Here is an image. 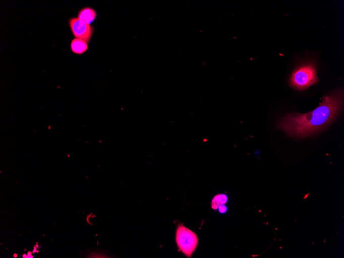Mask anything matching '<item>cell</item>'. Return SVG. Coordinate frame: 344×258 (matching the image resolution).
<instances>
[{
    "instance_id": "1",
    "label": "cell",
    "mask_w": 344,
    "mask_h": 258,
    "mask_svg": "<svg viewBox=\"0 0 344 258\" xmlns=\"http://www.w3.org/2000/svg\"><path fill=\"white\" fill-rule=\"evenodd\" d=\"M343 90H335L323 97L319 106L306 113L286 114L278 123L279 130L290 136L305 138L323 130L341 112L343 106Z\"/></svg>"
},
{
    "instance_id": "2",
    "label": "cell",
    "mask_w": 344,
    "mask_h": 258,
    "mask_svg": "<svg viewBox=\"0 0 344 258\" xmlns=\"http://www.w3.org/2000/svg\"><path fill=\"white\" fill-rule=\"evenodd\" d=\"M318 82L316 62L313 60L305 61L298 66L289 80L290 86L299 91L306 90Z\"/></svg>"
},
{
    "instance_id": "3",
    "label": "cell",
    "mask_w": 344,
    "mask_h": 258,
    "mask_svg": "<svg viewBox=\"0 0 344 258\" xmlns=\"http://www.w3.org/2000/svg\"><path fill=\"white\" fill-rule=\"evenodd\" d=\"M176 239L180 249L187 256H191L197 247V236L194 232L183 225H180L178 227Z\"/></svg>"
},
{
    "instance_id": "4",
    "label": "cell",
    "mask_w": 344,
    "mask_h": 258,
    "mask_svg": "<svg viewBox=\"0 0 344 258\" xmlns=\"http://www.w3.org/2000/svg\"><path fill=\"white\" fill-rule=\"evenodd\" d=\"M71 31L76 38L85 40L88 43L90 41L94 28L88 23L78 18H71L69 20Z\"/></svg>"
},
{
    "instance_id": "5",
    "label": "cell",
    "mask_w": 344,
    "mask_h": 258,
    "mask_svg": "<svg viewBox=\"0 0 344 258\" xmlns=\"http://www.w3.org/2000/svg\"><path fill=\"white\" fill-rule=\"evenodd\" d=\"M71 49L74 53L79 55L83 54L88 49V43L81 39H74L71 43Z\"/></svg>"
},
{
    "instance_id": "6",
    "label": "cell",
    "mask_w": 344,
    "mask_h": 258,
    "mask_svg": "<svg viewBox=\"0 0 344 258\" xmlns=\"http://www.w3.org/2000/svg\"><path fill=\"white\" fill-rule=\"evenodd\" d=\"M95 11L91 8H85L81 9L78 13V18L90 25L96 18Z\"/></svg>"
},
{
    "instance_id": "7",
    "label": "cell",
    "mask_w": 344,
    "mask_h": 258,
    "mask_svg": "<svg viewBox=\"0 0 344 258\" xmlns=\"http://www.w3.org/2000/svg\"><path fill=\"white\" fill-rule=\"evenodd\" d=\"M228 201V198L225 195H218L216 196L212 201V208L216 210L220 205L226 204Z\"/></svg>"
},
{
    "instance_id": "8",
    "label": "cell",
    "mask_w": 344,
    "mask_h": 258,
    "mask_svg": "<svg viewBox=\"0 0 344 258\" xmlns=\"http://www.w3.org/2000/svg\"><path fill=\"white\" fill-rule=\"evenodd\" d=\"M219 212L220 213H225L227 212V207L224 205H220L218 207Z\"/></svg>"
}]
</instances>
